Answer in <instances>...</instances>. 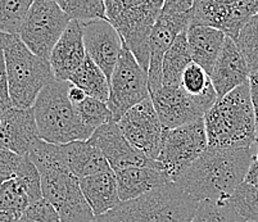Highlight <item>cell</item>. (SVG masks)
Listing matches in <instances>:
<instances>
[{"label": "cell", "mask_w": 258, "mask_h": 222, "mask_svg": "<svg viewBox=\"0 0 258 222\" xmlns=\"http://www.w3.org/2000/svg\"><path fill=\"white\" fill-rule=\"evenodd\" d=\"M180 86L186 93L196 97L207 94L215 89L211 83L210 75L194 62H190L185 71L182 72Z\"/></svg>", "instance_id": "obj_34"}, {"label": "cell", "mask_w": 258, "mask_h": 222, "mask_svg": "<svg viewBox=\"0 0 258 222\" xmlns=\"http://www.w3.org/2000/svg\"><path fill=\"white\" fill-rule=\"evenodd\" d=\"M80 188L94 216H102L119 204L116 175L111 167L79 179Z\"/></svg>", "instance_id": "obj_20"}, {"label": "cell", "mask_w": 258, "mask_h": 222, "mask_svg": "<svg viewBox=\"0 0 258 222\" xmlns=\"http://www.w3.org/2000/svg\"><path fill=\"white\" fill-rule=\"evenodd\" d=\"M189 25V17L159 12L149 36V63L147 71L149 93H153L162 86V60L165 53L172 45L176 36L186 31Z\"/></svg>", "instance_id": "obj_16"}, {"label": "cell", "mask_w": 258, "mask_h": 222, "mask_svg": "<svg viewBox=\"0 0 258 222\" xmlns=\"http://www.w3.org/2000/svg\"><path fill=\"white\" fill-rule=\"evenodd\" d=\"M6 180H8V179H4V177H2V176H0V184H2V182H4V181H6Z\"/></svg>", "instance_id": "obj_45"}, {"label": "cell", "mask_w": 258, "mask_h": 222, "mask_svg": "<svg viewBox=\"0 0 258 222\" xmlns=\"http://www.w3.org/2000/svg\"><path fill=\"white\" fill-rule=\"evenodd\" d=\"M190 222H247L226 200L198 202L194 216Z\"/></svg>", "instance_id": "obj_26"}, {"label": "cell", "mask_w": 258, "mask_h": 222, "mask_svg": "<svg viewBox=\"0 0 258 222\" xmlns=\"http://www.w3.org/2000/svg\"><path fill=\"white\" fill-rule=\"evenodd\" d=\"M41 194L59 214L62 222H91L94 216L79 179L64 166H50L39 170Z\"/></svg>", "instance_id": "obj_8"}, {"label": "cell", "mask_w": 258, "mask_h": 222, "mask_svg": "<svg viewBox=\"0 0 258 222\" xmlns=\"http://www.w3.org/2000/svg\"><path fill=\"white\" fill-rule=\"evenodd\" d=\"M86 57L83 29L79 21L71 20L59 40L51 49L49 63L53 76L58 81H69Z\"/></svg>", "instance_id": "obj_19"}, {"label": "cell", "mask_w": 258, "mask_h": 222, "mask_svg": "<svg viewBox=\"0 0 258 222\" xmlns=\"http://www.w3.org/2000/svg\"><path fill=\"white\" fill-rule=\"evenodd\" d=\"M35 0H0V32L18 35Z\"/></svg>", "instance_id": "obj_27"}, {"label": "cell", "mask_w": 258, "mask_h": 222, "mask_svg": "<svg viewBox=\"0 0 258 222\" xmlns=\"http://www.w3.org/2000/svg\"><path fill=\"white\" fill-rule=\"evenodd\" d=\"M250 158V148H207L173 184L198 202H224L244 181Z\"/></svg>", "instance_id": "obj_1"}, {"label": "cell", "mask_w": 258, "mask_h": 222, "mask_svg": "<svg viewBox=\"0 0 258 222\" xmlns=\"http://www.w3.org/2000/svg\"><path fill=\"white\" fill-rule=\"evenodd\" d=\"M70 21L55 0H35L21 25L18 36L34 54L49 59L51 49Z\"/></svg>", "instance_id": "obj_10"}, {"label": "cell", "mask_w": 258, "mask_h": 222, "mask_svg": "<svg viewBox=\"0 0 258 222\" xmlns=\"http://www.w3.org/2000/svg\"><path fill=\"white\" fill-rule=\"evenodd\" d=\"M235 43L247 60L250 73H258V12L241 27Z\"/></svg>", "instance_id": "obj_30"}, {"label": "cell", "mask_w": 258, "mask_h": 222, "mask_svg": "<svg viewBox=\"0 0 258 222\" xmlns=\"http://www.w3.org/2000/svg\"><path fill=\"white\" fill-rule=\"evenodd\" d=\"M11 95H9L8 77H7L6 62H4L3 51L0 53V113L6 112L7 109L12 108Z\"/></svg>", "instance_id": "obj_37"}, {"label": "cell", "mask_w": 258, "mask_h": 222, "mask_svg": "<svg viewBox=\"0 0 258 222\" xmlns=\"http://www.w3.org/2000/svg\"><path fill=\"white\" fill-rule=\"evenodd\" d=\"M203 118L172 128H163L157 161L171 182L186 170L207 149Z\"/></svg>", "instance_id": "obj_7"}, {"label": "cell", "mask_w": 258, "mask_h": 222, "mask_svg": "<svg viewBox=\"0 0 258 222\" xmlns=\"http://www.w3.org/2000/svg\"><path fill=\"white\" fill-rule=\"evenodd\" d=\"M197 205L198 200L168 182L142 197L119 202L91 222H190Z\"/></svg>", "instance_id": "obj_3"}, {"label": "cell", "mask_w": 258, "mask_h": 222, "mask_svg": "<svg viewBox=\"0 0 258 222\" xmlns=\"http://www.w3.org/2000/svg\"><path fill=\"white\" fill-rule=\"evenodd\" d=\"M39 139L32 108H12L0 113V145L20 156L29 153Z\"/></svg>", "instance_id": "obj_18"}, {"label": "cell", "mask_w": 258, "mask_h": 222, "mask_svg": "<svg viewBox=\"0 0 258 222\" xmlns=\"http://www.w3.org/2000/svg\"><path fill=\"white\" fill-rule=\"evenodd\" d=\"M67 97H69L70 102H71L72 104H77V103L83 102L88 95H86L85 91L81 90V89L77 88V86H75L74 84H71L69 88V91H67Z\"/></svg>", "instance_id": "obj_41"}, {"label": "cell", "mask_w": 258, "mask_h": 222, "mask_svg": "<svg viewBox=\"0 0 258 222\" xmlns=\"http://www.w3.org/2000/svg\"><path fill=\"white\" fill-rule=\"evenodd\" d=\"M226 35L220 30L205 25H190L186 29V40L190 57L208 75L219 57Z\"/></svg>", "instance_id": "obj_21"}, {"label": "cell", "mask_w": 258, "mask_h": 222, "mask_svg": "<svg viewBox=\"0 0 258 222\" xmlns=\"http://www.w3.org/2000/svg\"><path fill=\"white\" fill-rule=\"evenodd\" d=\"M243 182H247L249 185L258 188V165L254 161H252V158H250V165L248 167V171Z\"/></svg>", "instance_id": "obj_40"}, {"label": "cell", "mask_w": 258, "mask_h": 222, "mask_svg": "<svg viewBox=\"0 0 258 222\" xmlns=\"http://www.w3.org/2000/svg\"><path fill=\"white\" fill-rule=\"evenodd\" d=\"M13 177L17 180L18 184L26 191V194H27V197L30 199V203L35 202V200L40 199V198H43V194H41V184H40V174L27 154L22 156L20 166H18L17 171H16Z\"/></svg>", "instance_id": "obj_33"}, {"label": "cell", "mask_w": 258, "mask_h": 222, "mask_svg": "<svg viewBox=\"0 0 258 222\" xmlns=\"http://www.w3.org/2000/svg\"><path fill=\"white\" fill-rule=\"evenodd\" d=\"M249 75L247 60L236 45L235 40L226 36L210 73L211 83L215 88L217 99L247 83Z\"/></svg>", "instance_id": "obj_17"}, {"label": "cell", "mask_w": 258, "mask_h": 222, "mask_svg": "<svg viewBox=\"0 0 258 222\" xmlns=\"http://www.w3.org/2000/svg\"><path fill=\"white\" fill-rule=\"evenodd\" d=\"M148 98H151L148 72L140 66L133 51L123 43L121 54L109 79L107 106L112 113V120L118 122L128 109Z\"/></svg>", "instance_id": "obj_9"}, {"label": "cell", "mask_w": 258, "mask_h": 222, "mask_svg": "<svg viewBox=\"0 0 258 222\" xmlns=\"http://www.w3.org/2000/svg\"><path fill=\"white\" fill-rule=\"evenodd\" d=\"M191 60L186 40V31L176 36L162 60V85H180L182 72Z\"/></svg>", "instance_id": "obj_25"}, {"label": "cell", "mask_w": 258, "mask_h": 222, "mask_svg": "<svg viewBox=\"0 0 258 222\" xmlns=\"http://www.w3.org/2000/svg\"><path fill=\"white\" fill-rule=\"evenodd\" d=\"M30 204V199L15 177L0 184V211H15L22 213Z\"/></svg>", "instance_id": "obj_32"}, {"label": "cell", "mask_w": 258, "mask_h": 222, "mask_svg": "<svg viewBox=\"0 0 258 222\" xmlns=\"http://www.w3.org/2000/svg\"><path fill=\"white\" fill-rule=\"evenodd\" d=\"M17 222H62L55 208L46 199L40 198L30 203Z\"/></svg>", "instance_id": "obj_35"}, {"label": "cell", "mask_w": 258, "mask_h": 222, "mask_svg": "<svg viewBox=\"0 0 258 222\" xmlns=\"http://www.w3.org/2000/svg\"><path fill=\"white\" fill-rule=\"evenodd\" d=\"M69 81L85 91L89 97L97 98L107 103L109 95V80L100 67L88 54L81 63V66L70 77Z\"/></svg>", "instance_id": "obj_24"}, {"label": "cell", "mask_w": 258, "mask_h": 222, "mask_svg": "<svg viewBox=\"0 0 258 222\" xmlns=\"http://www.w3.org/2000/svg\"><path fill=\"white\" fill-rule=\"evenodd\" d=\"M114 175L121 202L139 198L171 182L161 170L154 167H126L114 171Z\"/></svg>", "instance_id": "obj_22"}, {"label": "cell", "mask_w": 258, "mask_h": 222, "mask_svg": "<svg viewBox=\"0 0 258 222\" xmlns=\"http://www.w3.org/2000/svg\"><path fill=\"white\" fill-rule=\"evenodd\" d=\"M248 84H249L250 103H252L253 113H254L255 131H258V73H250Z\"/></svg>", "instance_id": "obj_39"}, {"label": "cell", "mask_w": 258, "mask_h": 222, "mask_svg": "<svg viewBox=\"0 0 258 222\" xmlns=\"http://www.w3.org/2000/svg\"><path fill=\"white\" fill-rule=\"evenodd\" d=\"M70 20L86 22L107 20L104 0H55Z\"/></svg>", "instance_id": "obj_28"}, {"label": "cell", "mask_w": 258, "mask_h": 222, "mask_svg": "<svg viewBox=\"0 0 258 222\" xmlns=\"http://www.w3.org/2000/svg\"><path fill=\"white\" fill-rule=\"evenodd\" d=\"M77 114H79L80 120L85 126H88L91 130H97L104 123L111 122L112 113L108 108L107 103L97 99L93 97H86L83 102L75 104Z\"/></svg>", "instance_id": "obj_31"}, {"label": "cell", "mask_w": 258, "mask_h": 222, "mask_svg": "<svg viewBox=\"0 0 258 222\" xmlns=\"http://www.w3.org/2000/svg\"><path fill=\"white\" fill-rule=\"evenodd\" d=\"M117 125L134 148L157 161L163 127L151 98L128 109L119 118Z\"/></svg>", "instance_id": "obj_13"}, {"label": "cell", "mask_w": 258, "mask_h": 222, "mask_svg": "<svg viewBox=\"0 0 258 222\" xmlns=\"http://www.w3.org/2000/svg\"><path fill=\"white\" fill-rule=\"evenodd\" d=\"M9 95L16 108H32L39 93L54 80L48 59L34 54L18 35L2 32Z\"/></svg>", "instance_id": "obj_5"}, {"label": "cell", "mask_w": 258, "mask_h": 222, "mask_svg": "<svg viewBox=\"0 0 258 222\" xmlns=\"http://www.w3.org/2000/svg\"><path fill=\"white\" fill-rule=\"evenodd\" d=\"M151 100L163 128L191 123L202 120L217 100L215 89L205 95H191L180 85H162L151 93Z\"/></svg>", "instance_id": "obj_11"}, {"label": "cell", "mask_w": 258, "mask_h": 222, "mask_svg": "<svg viewBox=\"0 0 258 222\" xmlns=\"http://www.w3.org/2000/svg\"><path fill=\"white\" fill-rule=\"evenodd\" d=\"M70 81L54 79L39 93L32 107L40 139L53 144L88 140L94 130L84 125L67 97Z\"/></svg>", "instance_id": "obj_4"}, {"label": "cell", "mask_w": 258, "mask_h": 222, "mask_svg": "<svg viewBox=\"0 0 258 222\" xmlns=\"http://www.w3.org/2000/svg\"><path fill=\"white\" fill-rule=\"evenodd\" d=\"M194 0H165L161 12L168 15L180 16V17H189L191 15Z\"/></svg>", "instance_id": "obj_38"}, {"label": "cell", "mask_w": 258, "mask_h": 222, "mask_svg": "<svg viewBox=\"0 0 258 222\" xmlns=\"http://www.w3.org/2000/svg\"><path fill=\"white\" fill-rule=\"evenodd\" d=\"M257 12L258 0H194L190 25L211 26L235 40Z\"/></svg>", "instance_id": "obj_12"}, {"label": "cell", "mask_w": 258, "mask_h": 222, "mask_svg": "<svg viewBox=\"0 0 258 222\" xmlns=\"http://www.w3.org/2000/svg\"><path fill=\"white\" fill-rule=\"evenodd\" d=\"M203 121L207 148H250L257 131L248 81L216 100Z\"/></svg>", "instance_id": "obj_2"}, {"label": "cell", "mask_w": 258, "mask_h": 222, "mask_svg": "<svg viewBox=\"0 0 258 222\" xmlns=\"http://www.w3.org/2000/svg\"><path fill=\"white\" fill-rule=\"evenodd\" d=\"M165 0H104L107 20L148 71L149 36Z\"/></svg>", "instance_id": "obj_6"}, {"label": "cell", "mask_w": 258, "mask_h": 222, "mask_svg": "<svg viewBox=\"0 0 258 222\" xmlns=\"http://www.w3.org/2000/svg\"><path fill=\"white\" fill-rule=\"evenodd\" d=\"M63 152L66 165L77 179H83L109 168L103 153L91 139L63 144Z\"/></svg>", "instance_id": "obj_23"}, {"label": "cell", "mask_w": 258, "mask_h": 222, "mask_svg": "<svg viewBox=\"0 0 258 222\" xmlns=\"http://www.w3.org/2000/svg\"><path fill=\"white\" fill-rule=\"evenodd\" d=\"M80 23L86 54L97 63L109 80L123 46L121 35L108 20H91Z\"/></svg>", "instance_id": "obj_15"}, {"label": "cell", "mask_w": 258, "mask_h": 222, "mask_svg": "<svg viewBox=\"0 0 258 222\" xmlns=\"http://www.w3.org/2000/svg\"><path fill=\"white\" fill-rule=\"evenodd\" d=\"M21 160L22 156L0 145V176L4 179H11L15 176Z\"/></svg>", "instance_id": "obj_36"}, {"label": "cell", "mask_w": 258, "mask_h": 222, "mask_svg": "<svg viewBox=\"0 0 258 222\" xmlns=\"http://www.w3.org/2000/svg\"><path fill=\"white\" fill-rule=\"evenodd\" d=\"M250 151H252V161H254L258 165V131L255 132V139L250 146Z\"/></svg>", "instance_id": "obj_43"}, {"label": "cell", "mask_w": 258, "mask_h": 222, "mask_svg": "<svg viewBox=\"0 0 258 222\" xmlns=\"http://www.w3.org/2000/svg\"><path fill=\"white\" fill-rule=\"evenodd\" d=\"M3 51V48H2V32H0V53Z\"/></svg>", "instance_id": "obj_44"}, {"label": "cell", "mask_w": 258, "mask_h": 222, "mask_svg": "<svg viewBox=\"0 0 258 222\" xmlns=\"http://www.w3.org/2000/svg\"><path fill=\"white\" fill-rule=\"evenodd\" d=\"M90 139L100 149L113 171L126 167H154L162 171L158 161L152 160L131 145L114 121L98 127Z\"/></svg>", "instance_id": "obj_14"}, {"label": "cell", "mask_w": 258, "mask_h": 222, "mask_svg": "<svg viewBox=\"0 0 258 222\" xmlns=\"http://www.w3.org/2000/svg\"><path fill=\"white\" fill-rule=\"evenodd\" d=\"M226 202L247 222H258V188L241 182Z\"/></svg>", "instance_id": "obj_29"}, {"label": "cell", "mask_w": 258, "mask_h": 222, "mask_svg": "<svg viewBox=\"0 0 258 222\" xmlns=\"http://www.w3.org/2000/svg\"><path fill=\"white\" fill-rule=\"evenodd\" d=\"M21 213L15 211H0V222H17Z\"/></svg>", "instance_id": "obj_42"}]
</instances>
